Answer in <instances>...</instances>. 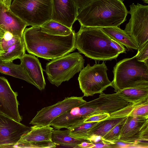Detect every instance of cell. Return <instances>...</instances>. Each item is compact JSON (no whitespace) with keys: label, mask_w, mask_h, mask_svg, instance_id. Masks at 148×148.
I'll use <instances>...</instances> for the list:
<instances>
[{"label":"cell","mask_w":148,"mask_h":148,"mask_svg":"<svg viewBox=\"0 0 148 148\" xmlns=\"http://www.w3.org/2000/svg\"><path fill=\"white\" fill-rule=\"evenodd\" d=\"M97 123V122H84L75 126L68 129L69 134L77 139L90 142L89 135V131Z\"/></svg>","instance_id":"cb8c5ba5"},{"label":"cell","mask_w":148,"mask_h":148,"mask_svg":"<svg viewBox=\"0 0 148 148\" xmlns=\"http://www.w3.org/2000/svg\"><path fill=\"white\" fill-rule=\"evenodd\" d=\"M128 11L123 0H92L78 10L76 20L83 27H118L126 21Z\"/></svg>","instance_id":"3957f363"},{"label":"cell","mask_w":148,"mask_h":148,"mask_svg":"<svg viewBox=\"0 0 148 148\" xmlns=\"http://www.w3.org/2000/svg\"><path fill=\"white\" fill-rule=\"evenodd\" d=\"M127 116L109 117L97 122L89 131L90 139L92 136H100L102 137L112 128L126 118Z\"/></svg>","instance_id":"d6986e66"},{"label":"cell","mask_w":148,"mask_h":148,"mask_svg":"<svg viewBox=\"0 0 148 148\" xmlns=\"http://www.w3.org/2000/svg\"><path fill=\"white\" fill-rule=\"evenodd\" d=\"M31 129L0 112V147H15L22 136Z\"/></svg>","instance_id":"8fae6325"},{"label":"cell","mask_w":148,"mask_h":148,"mask_svg":"<svg viewBox=\"0 0 148 148\" xmlns=\"http://www.w3.org/2000/svg\"><path fill=\"white\" fill-rule=\"evenodd\" d=\"M20 60L21 64L34 83L36 87L40 90H44L46 83L39 60L32 55L26 53Z\"/></svg>","instance_id":"9a60e30c"},{"label":"cell","mask_w":148,"mask_h":148,"mask_svg":"<svg viewBox=\"0 0 148 148\" xmlns=\"http://www.w3.org/2000/svg\"><path fill=\"white\" fill-rule=\"evenodd\" d=\"M84 61L78 52L69 53L47 63L44 71L50 82L58 87L80 72L84 67Z\"/></svg>","instance_id":"8992f818"},{"label":"cell","mask_w":148,"mask_h":148,"mask_svg":"<svg viewBox=\"0 0 148 148\" xmlns=\"http://www.w3.org/2000/svg\"><path fill=\"white\" fill-rule=\"evenodd\" d=\"M135 56L138 60L148 64V42L138 50V52Z\"/></svg>","instance_id":"83f0119b"},{"label":"cell","mask_w":148,"mask_h":148,"mask_svg":"<svg viewBox=\"0 0 148 148\" xmlns=\"http://www.w3.org/2000/svg\"><path fill=\"white\" fill-rule=\"evenodd\" d=\"M78 10L73 0H53L51 19L72 29Z\"/></svg>","instance_id":"4fadbf2b"},{"label":"cell","mask_w":148,"mask_h":148,"mask_svg":"<svg viewBox=\"0 0 148 148\" xmlns=\"http://www.w3.org/2000/svg\"><path fill=\"white\" fill-rule=\"evenodd\" d=\"M75 47L80 53L95 61L116 59L120 54L126 53L124 46L100 27L81 26L75 33Z\"/></svg>","instance_id":"7a4b0ae2"},{"label":"cell","mask_w":148,"mask_h":148,"mask_svg":"<svg viewBox=\"0 0 148 148\" xmlns=\"http://www.w3.org/2000/svg\"><path fill=\"white\" fill-rule=\"evenodd\" d=\"M53 0H14L12 11L28 25L40 26L51 19Z\"/></svg>","instance_id":"5b68a950"},{"label":"cell","mask_w":148,"mask_h":148,"mask_svg":"<svg viewBox=\"0 0 148 148\" xmlns=\"http://www.w3.org/2000/svg\"><path fill=\"white\" fill-rule=\"evenodd\" d=\"M143 1V2L145 3H148V0H141Z\"/></svg>","instance_id":"e575fe53"},{"label":"cell","mask_w":148,"mask_h":148,"mask_svg":"<svg viewBox=\"0 0 148 148\" xmlns=\"http://www.w3.org/2000/svg\"><path fill=\"white\" fill-rule=\"evenodd\" d=\"M116 92L120 97L133 104L148 99V88H127Z\"/></svg>","instance_id":"44dd1931"},{"label":"cell","mask_w":148,"mask_h":148,"mask_svg":"<svg viewBox=\"0 0 148 148\" xmlns=\"http://www.w3.org/2000/svg\"><path fill=\"white\" fill-rule=\"evenodd\" d=\"M119 141L130 144L134 147L142 146L148 148V117L128 115Z\"/></svg>","instance_id":"9c48e42d"},{"label":"cell","mask_w":148,"mask_h":148,"mask_svg":"<svg viewBox=\"0 0 148 148\" xmlns=\"http://www.w3.org/2000/svg\"><path fill=\"white\" fill-rule=\"evenodd\" d=\"M102 30L112 39L128 50H137L138 47L132 38L118 27L101 28Z\"/></svg>","instance_id":"e0dca14e"},{"label":"cell","mask_w":148,"mask_h":148,"mask_svg":"<svg viewBox=\"0 0 148 148\" xmlns=\"http://www.w3.org/2000/svg\"><path fill=\"white\" fill-rule=\"evenodd\" d=\"M23 38L29 53L47 60L54 59L74 51L75 33L66 36H54L42 32L40 26L25 28Z\"/></svg>","instance_id":"6da1fadb"},{"label":"cell","mask_w":148,"mask_h":148,"mask_svg":"<svg viewBox=\"0 0 148 148\" xmlns=\"http://www.w3.org/2000/svg\"><path fill=\"white\" fill-rule=\"evenodd\" d=\"M127 118L115 126L102 137V140L104 143L107 144L113 145L119 141L121 129Z\"/></svg>","instance_id":"d4e9b609"},{"label":"cell","mask_w":148,"mask_h":148,"mask_svg":"<svg viewBox=\"0 0 148 148\" xmlns=\"http://www.w3.org/2000/svg\"><path fill=\"white\" fill-rule=\"evenodd\" d=\"M92 0H73L78 10L83 8Z\"/></svg>","instance_id":"f546056e"},{"label":"cell","mask_w":148,"mask_h":148,"mask_svg":"<svg viewBox=\"0 0 148 148\" xmlns=\"http://www.w3.org/2000/svg\"><path fill=\"white\" fill-rule=\"evenodd\" d=\"M0 1L9 7H10L11 4L12 0H0Z\"/></svg>","instance_id":"836d02e7"},{"label":"cell","mask_w":148,"mask_h":148,"mask_svg":"<svg viewBox=\"0 0 148 148\" xmlns=\"http://www.w3.org/2000/svg\"><path fill=\"white\" fill-rule=\"evenodd\" d=\"M18 94L5 77L0 76V112L20 122L22 119L18 110Z\"/></svg>","instance_id":"7c38bea8"},{"label":"cell","mask_w":148,"mask_h":148,"mask_svg":"<svg viewBox=\"0 0 148 148\" xmlns=\"http://www.w3.org/2000/svg\"><path fill=\"white\" fill-rule=\"evenodd\" d=\"M10 7L0 1V28L14 36L22 38L28 25L14 13Z\"/></svg>","instance_id":"5bb4252c"},{"label":"cell","mask_w":148,"mask_h":148,"mask_svg":"<svg viewBox=\"0 0 148 148\" xmlns=\"http://www.w3.org/2000/svg\"><path fill=\"white\" fill-rule=\"evenodd\" d=\"M107 67L103 62L96 63L92 66L89 64L80 71L78 80L84 96H92L101 94L108 87L112 86V81L108 77Z\"/></svg>","instance_id":"52a82bcc"},{"label":"cell","mask_w":148,"mask_h":148,"mask_svg":"<svg viewBox=\"0 0 148 148\" xmlns=\"http://www.w3.org/2000/svg\"><path fill=\"white\" fill-rule=\"evenodd\" d=\"M0 73L23 80L36 86L21 64H16L12 61L5 62L0 61Z\"/></svg>","instance_id":"ac0fdd59"},{"label":"cell","mask_w":148,"mask_h":148,"mask_svg":"<svg viewBox=\"0 0 148 148\" xmlns=\"http://www.w3.org/2000/svg\"><path fill=\"white\" fill-rule=\"evenodd\" d=\"M23 38L9 47L0 56V61L7 62L21 58L25 53Z\"/></svg>","instance_id":"603a6c76"},{"label":"cell","mask_w":148,"mask_h":148,"mask_svg":"<svg viewBox=\"0 0 148 148\" xmlns=\"http://www.w3.org/2000/svg\"><path fill=\"white\" fill-rule=\"evenodd\" d=\"M53 130V128L49 125L31 127V130L22 136L15 147L26 143L52 142L51 136Z\"/></svg>","instance_id":"2e32d148"},{"label":"cell","mask_w":148,"mask_h":148,"mask_svg":"<svg viewBox=\"0 0 148 148\" xmlns=\"http://www.w3.org/2000/svg\"><path fill=\"white\" fill-rule=\"evenodd\" d=\"M129 115L133 116L148 117V99L139 103Z\"/></svg>","instance_id":"484cf974"},{"label":"cell","mask_w":148,"mask_h":148,"mask_svg":"<svg viewBox=\"0 0 148 148\" xmlns=\"http://www.w3.org/2000/svg\"><path fill=\"white\" fill-rule=\"evenodd\" d=\"M130 7L131 17L124 30L133 40L138 50L148 42V5L133 3Z\"/></svg>","instance_id":"ba28073f"},{"label":"cell","mask_w":148,"mask_h":148,"mask_svg":"<svg viewBox=\"0 0 148 148\" xmlns=\"http://www.w3.org/2000/svg\"><path fill=\"white\" fill-rule=\"evenodd\" d=\"M56 145L52 142H42L23 143L17 146V148H55Z\"/></svg>","instance_id":"4316f807"},{"label":"cell","mask_w":148,"mask_h":148,"mask_svg":"<svg viewBox=\"0 0 148 148\" xmlns=\"http://www.w3.org/2000/svg\"><path fill=\"white\" fill-rule=\"evenodd\" d=\"M5 31L0 28V56L5 52L3 51L2 46V40Z\"/></svg>","instance_id":"d6a6232c"},{"label":"cell","mask_w":148,"mask_h":148,"mask_svg":"<svg viewBox=\"0 0 148 148\" xmlns=\"http://www.w3.org/2000/svg\"><path fill=\"white\" fill-rule=\"evenodd\" d=\"M86 102L83 97L72 96L64 99L51 106L46 107L38 111L29 123L33 126L49 125L55 119L68 112L73 108Z\"/></svg>","instance_id":"30bf717a"},{"label":"cell","mask_w":148,"mask_h":148,"mask_svg":"<svg viewBox=\"0 0 148 148\" xmlns=\"http://www.w3.org/2000/svg\"><path fill=\"white\" fill-rule=\"evenodd\" d=\"M93 143L94 144L93 148H105L111 147V145L106 144L102 140L99 142Z\"/></svg>","instance_id":"4dcf8cb0"},{"label":"cell","mask_w":148,"mask_h":148,"mask_svg":"<svg viewBox=\"0 0 148 148\" xmlns=\"http://www.w3.org/2000/svg\"><path fill=\"white\" fill-rule=\"evenodd\" d=\"M79 148H93L94 144L92 143L86 141H83L78 145Z\"/></svg>","instance_id":"1f68e13d"},{"label":"cell","mask_w":148,"mask_h":148,"mask_svg":"<svg viewBox=\"0 0 148 148\" xmlns=\"http://www.w3.org/2000/svg\"><path fill=\"white\" fill-rule=\"evenodd\" d=\"M112 86L116 92L129 88H148V64L135 56L117 62L113 70Z\"/></svg>","instance_id":"277c9868"},{"label":"cell","mask_w":148,"mask_h":148,"mask_svg":"<svg viewBox=\"0 0 148 148\" xmlns=\"http://www.w3.org/2000/svg\"><path fill=\"white\" fill-rule=\"evenodd\" d=\"M110 114L103 113L94 115L89 116L84 121V123H91L98 122L106 119L110 117Z\"/></svg>","instance_id":"f1b7e54d"},{"label":"cell","mask_w":148,"mask_h":148,"mask_svg":"<svg viewBox=\"0 0 148 148\" xmlns=\"http://www.w3.org/2000/svg\"><path fill=\"white\" fill-rule=\"evenodd\" d=\"M51 140L52 142L56 145L73 148H79L78 145L83 141L88 142L77 139L71 136L69 134L68 129L64 130L59 129L53 130Z\"/></svg>","instance_id":"ffe728a7"},{"label":"cell","mask_w":148,"mask_h":148,"mask_svg":"<svg viewBox=\"0 0 148 148\" xmlns=\"http://www.w3.org/2000/svg\"><path fill=\"white\" fill-rule=\"evenodd\" d=\"M40 27L42 32L54 36H67L74 31L72 29L52 19L45 23Z\"/></svg>","instance_id":"7402d4cb"}]
</instances>
